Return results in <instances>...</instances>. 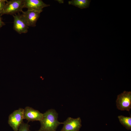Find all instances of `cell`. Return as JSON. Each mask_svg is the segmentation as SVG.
<instances>
[{"label": "cell", "instance_id": "cell-1", "mask_svg": "<svg viewBox=\"0 0 131 131\" xmlns=\"http://www.w3.org/2000/svg\"><path fill=\"white\" fill-rule=\"evenodd\" d=\"M42 119L40 122L41 131H56L58 127L63 123L58 120V114L54 109H49L43 114Z\"/></svg>", "mask_w": 131, "mask_h": 131}, {"label": "cell", "instance_id": "cell-2", "mask_svg": "<svg viewBox=\"0 0 131 131\" xmlns=\"http://www.w3.org/2000/svg\"><path fill=\"white\" fill-rule=\"evenodd\" d=\"M24 8V0H12L7 1L1 16L4 14L14 15L21 12Z\"/></svg>", "mask_w": 131, "mask_h": 131}, {"label": "cell", "instance_id": "cell-3", "mask_svg": "<svg viewBox=\"0 0 131 131\" xmlns=\"http://www.w3.org/2000/svg\"><path fill=\"white\" fill-rule=\"evenodd\" d=\"M117 108L129 112L131 108V92L124 91L118 95L116 100Z\"/></svg>", "mask_w": 131, "mask_h": 131}, {"label": "cell", "instance_id": "cell-4", "mask_svg": "<svg viewBox=\"0 0 131 131\" xmlns=\"http://www.w3.org/2000/svg\"><path fill=\"white\" fill-rule=\"evenodd\" d=\"M24 109L20 108L15 110L8 116V123L14 131H17L23 122Z\"/></svg>", "mask_w": 131, "mask_h": 131}, {"label": "cell", "instance_id": "cell-5", "mask_svg": "<svg viewBox=\"0 0 131 131\" xmlns=\"http://www.w3.org/2000/svg\"><path fill=\"white\" fill-rule=\"evenodd\" d=\"M80 117H68L63 122V126L60 131H79L82 126Z\"/></svg>", "mask_w": 131, "mask_h": 131}, {"label": "cell", "instance_id": "cell-6", "mask_svg": "<svg viewBox=\"0 0 131 131\" xmlns=\"http://www.w3.org/2000/svg\"><path fill=\"white\" fill-rule=\"evenodd\" d=\"M21 15L28 26L35 27L40 16L41 12L28 9L26 11H22Z\"/></svg>", "mask_w": 131, "mask_h": 131}, {"label": "cell", "instance_id": "cell-7", "mask_svg": "<svg viewBox=\"0 0 131 131\" xmlns=\"http://www.w3.org/2000/svg\"><path fill=\"white\" fill-rule=\"evenodd\" d=\"M12 15L14 18V29L19 34L27 33L28 26L21 15L18 14Z\"/></svg>", "mask_w": 131, "mask_h": 131}, {"label": "cell", "instance_id": "cell-8", "mask_svg": "<svg viewBox=\"0 0 131 131\" xmlns=\"http://www.w3.org/2000/svg\"><path fill=\"white\" fill-rule=\"evenodd\" d=\"M43 114L37 110L28 106L24 109V119L28 121H39V122L42 118Z\"/></svg>", "mask_w": 131, "mask_h": 131}, {"label": "cell", "instance_id": "cell-9", "mask_svg": "<svg viewBox=\"0 0 131 131\" xmlns=\"http://www.w3.org/2000/svg\"><path fill=\"white\" fill-rule=\"evenodd\" d=\"M24 8H26L29 10H34L41 12L43 9L49 6L41 0H24Z\"/></svg>", "mask_w": 131, "mask_h": 131}, {"label": "cell", "instance_id": "cell-10", "mask_svg": "<svg viewBox=\"0 0 131 131\" xmlns=\"http://www.w3.org/2000/svg\"><path fill=\"white\" fill-rule=\"evenodd\" d=\"M91 0H72L69 1V4L71 5L81 9L89 7Z\"/></svg>", "mask_w": 131, "mask_h": 131}, {"label": "cell", "instance_id": "cell-11", "mask_svg": "<svg viewBox=\"0 0 131 131\" xmlns=\"http://www.w3.org/2000/svg\"><path fill=\"white\" fill-rule=\"evenodd\" d=\"M120 123L128 130H131V116L126 117L122 115L118 117Z\"/></svg>", "mask_w": 131, "mask_h": 131}, {"label": "cell", "instance_id": "cell-12", "mask_svg": "<svg viewBox=\"0 0 131 131\" xmlns=\"http://www.w3.org/2000/svg\"><path fill=\"white\" fill-rule=\"evenodd\" d=\"M30 125L28 123H24L23 122L19 126L18 131H31L29 129Z\"/></svg>", "mask_w": 131, "mask_h": 131}, {"label": "cell", "instance_id": "cell-13", "mask_svg": "<svg viewBox=\"0 0 131 131\" xmlns=\"http://www.w3.org/2000/svg\"><path fill=\"white\" fill-rule=\"evenodd\" d=\"M8 0H0V14L3 11Z\"/></svg>", "mask_w": 131, "mask_h": 131}, {"label": "cell", "instance_id": "cell-14", "mask_svg": "<svg viewBox=\"0 0 131 131\" xmlns=\"http://www.w3.org/2000/svg\"><path fill=\"white\" fill-rule=\"evenodd\" d=\"M5 24L2 21L1 18L0 17V29Z\"/></svg>", "mask_w": 131, "mask_h": 131}, {"label": "cell", "instance_id": "cell-15", "mask_svg": "<svg viewBox=\"0 0 131 131\" xmlns=\"http://www.w3.org/2000/svg\"><path fill=\"white\" fill-rule=\"evenodd\" d=\"M41 131V130H38V131Z\"/></svg>", "mask_w": 131, "mask_h": 131}, {"label": "cell", "instance_id": "cell-16", "mask_svg": "<svg viewBox=\"0 0 131 131\" xmlns=\"http://www.w3.org/2000/svg\"></svg>", "mask_w": 131, "mask_h": 131}]
</instances>
